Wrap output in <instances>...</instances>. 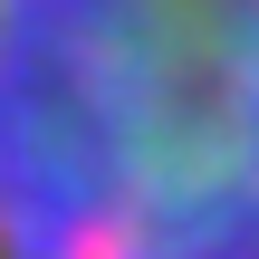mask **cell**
<instances>
[{
    "mask_svg": "<svg viewBox=\"0 0 259 259\" xmlns=\"http://www.w3.org/2000/svg\"><path fill=\"white\" fill-rule=\"evenodd\" d=\"M0 259H259V0H0Z\"/></svg>",
    "mask_w": 259,
    "mask_h": 259,
    "instance_id": "obj_1",
    "label": "cell"
}]
</instances>
